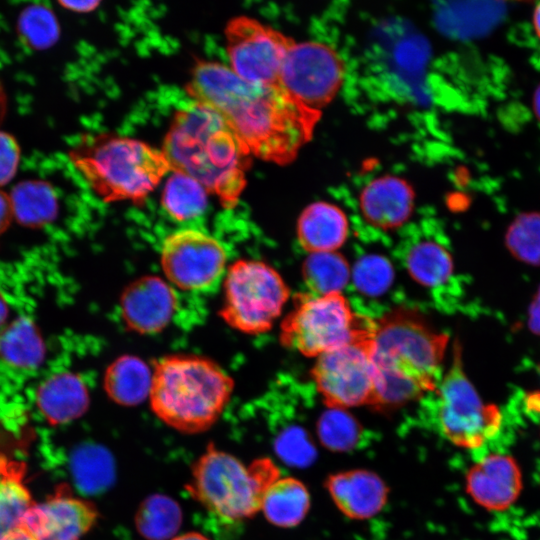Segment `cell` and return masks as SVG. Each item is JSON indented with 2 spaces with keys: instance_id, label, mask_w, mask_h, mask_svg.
<instances>
[{
  "instance_id": "1",
  "label": "cell",
  "mask_w": 540,
  "mask_h": 540,
  "mask_svg": "<svg viewBox=\"0 0 540 540\" xmlns=\"http://www.w3.org/2000/svg\"><path fill=\"white\" fill-rule=\"evenodd\" d=\"M186 91L215 111L251 155L278 165L295 160L321 118L279 84L246 82L219 62H198Z\"/></svg>"
},
{
  "instance_id": "2",
  "label": "cell",
  "mask_w": 540,
  "mask_h": 540,
  "mask_svg": "<svg viewBox=\"0 0 540 540\" xmlns=\"http://www.w3.org/2000/svg\"><path fill=\"white\" fill-rule=\"evenodd\" d=\"M161 150L171 171L197 180L223 207L238 203L251 153L215 111L194 101L177 110Z\"/></svg>"
},
{
  "instance_id": "3",
  "label": "cell",
  "mask_w": 540,
  "mask_h": 540,
  "mask_svg": "<svg viewBox=\"0 0 540 540\" xmlns=\"http://www.w3.org/2000/svg\"><path fill=\"white\" fill-rule=\"evenodd\" d=\"M448 336L416 311L399 308L375 321L372 359L375 406L395 408L434 392L443 376Z\"/></svg>"
},
{
  "instance_id": "4",
  "label": "cell",
  "mask_w": 540,
  "mask_h": 540,
  "mask_svg": "<svg viewBox=\"0 0 540 540\" xmlns=\"http://www.w3.org/2000/svg\"><path fill=\"white\" fill-rule=\"evenodd\" d=\"M233 388V379L216 362L196 355H169L152 370L148 399L166 425L195 434L215 424Z\"/></svg>"
},
{
  "instance_id": "5",
  "label": "cell",
  "mask_w": 540,
  "mask_h": 540,
  "mask_svg": "<svg viewBox=\"0 0 540 540\" xmlns=\"http://www.w3.org/2000/svg\"><path fill=\"white\" fill-rule=\"evenodd\" d=\"M68 155L90 188L105 202L142 203L171 171L162 150L109 133L82 136Z\"/></svg>"
},
{
  "instance_id": "6",
  "label": "cell",
  "mask_w": 540,
  "mask_h": 540,
  "mask_svg": "<svg viewBox=\"0 0 540 540\" xmlns=\"http://www.w3.org/2000/svg\"><path fill=\"white\" fill-rule=\"evenodd\" d=\"M280 477V469L270 458L255 459L245 465L209 444L194 462L186 490L216 517L239 522L261 510L266 490Z\"/></svg>"
},
{
  "instance_id": "7",
  "label": "cell",
  "mask_w": 540,
  "mask_h": 540,
  "mask_svg": "<svg viewBox=\"0 0 540 540\" xmlns=\"http://www.w3.org/2000/svg\"><path fill=\"white\" fill-rule=\"evenodd\" d=\"M375 321L357 315L342 292L295 295L280 325L283 346L306 357H318L373 330Z\"/></svg>"
},
{
  "instance_id": "8",
  "label": "cell",
  "mask_w": 540,
  "mask_h": 540,
  "mask_svg": "<svg viewBox=\"0 0 540 540\" xmlns=\"http://www.w3.org/2000/svg\"><path fill=\"white\" fill-rule=\"evenodd\" d=\"M222 319L249 335L269 331L279 318L290 291L279 272L254 259H239L223 277Z\"/></svg>"
},
{
  "instance_id": "9",
  "label": "cell",
  "mask_w": 540,
  "mask_h": 540,
  "mask_svg": "<svg viewBox=\"0 0 540 540\" xmlns=\"http://www.w3.org/2000/svg\"><path fill=\"white\" fill-rule=\"evenodd\" d=\"M460 352L455 345L450 368L434 391V424L454 445L476 449L496 435L502 416L479 397L463 370Z\"/></svg>"
},
{
  "instance_id": "10",
  "label": "cell",
  "mask_w": 540,
  "mask_h": 540,
  "mask_svg": "<svg viewBox=\"0 0 540 540\" xmlns=\"http://www.w3.org/2000/svg\"><path fill=\"white\" fill-rule=\"evenodd\" d=\"M373 331L374 328L357 340L316 358L312 378L329 408L375 406L377 375L372 359Z\"/></svg>"
},
{
  "instance_id": "11",
  "label": "cell",
  "mask_w": 540,
  "mask_h": 540,
  "mask_svg": "<svg viewBox=\"0 0 540 540\" xmlns=\"http://www.w3.org/2000/svg\"><path fill=\"white\" fill-rule=\"evenodd\" d=\"M160 262L166 281L183 291L206 292L223 280L227 253L213 236L184 228L163 241Z\"/></svg>"
},
{
  "instance_id": "12",
  "label": "cell",
  "mask_w": 540,
  "mask_h": 540,
  "mask_svg": "<svg viewBox=\"0 0 540 540\" xmlns=\"http://www.w3.org/2000/svg\"><path fill=\"white\" fill-rule=\"evenodd\" d=\"M345 66L331 46L306 41L294 43L284 60L279 85L304 107L319 111L342 87Z\"/></svg>"
},
{
  "instance_id": "13",
  "label": "cell",
  "mask_w": 540,
  "mask_h": 540,
  "mask_svg": "<svg viewBox=\"0 0 540 540\" xmlns=\"http://www.w3.org/2000/svg\"><path fill=\"white\" fill-rule=\"evenodd\" d=\"M231 71L242 80L279 84L286 55L295 41L254 18H232L224 30Z\"/></svg>"
},
{
  "instance_id": "14",
  "label": "cell",
  "mask_w": 540,
  "mask_h": 540,
  "mask_svg": "<svg viewBox=\"0 0 540 540\" xmlns=\"http://www.w3.org/2000/svg\"><path fill=\"white\" fill-rule=\"evenodd\" d=\"M98 518L95 506L61 488L25 513L21 526L34 540H79Z\"/></svg>"
},
{
  "instance_id": "15",
  "label": "cell",
  "mask_w": 540,
  "mask_h": 540,
  "mask_svg": "<svg viewBox=\"0 0 540 540\" xmlns=\"http://www.w3.org/2000/svg\"><path fill=\"white\" fill-rule=\"evenodd\" d=\"M177 305L174 287L157 276H144L133 281L120 299L124 323L139 334H154L166 328Z\"/></svg>"
},
{
  "instance_id": "16",
  "label": "cell",
  "mask_w": 540,
  "mask_h": 540,
  "mask_svg": "<svg viewBox=\"0 0 540 540\" xmlns=\"http://www.w3.org/2000/svg\"><path fill=\"white\" fill-rule=\"evenodd\" d=\"M466 492L475 503L491 511H503L518 498L522 488L516 461L504 454H489L467 472Z\"/></svg>"
},
{
  "instance_id": "17",
  "label": "cell",
  "mask_w": 540,
  "mask_h": 540,
  "mask_svg": "<svg viewBox=\"0 0 540 540\" xmlns=\"http://www.w3.org/2000/svg\"><path fill=\"white\" fill-rule=\"evenodd\" d=\"M415 193L412 186L396 175H382L368 182L360 192L359 207L372 226L391 230L412 215Z\"/></svg>"
},
{
  "instance_id": "18",
  "label": "cell",
  "mask_w": 540,
  "mask_h": 540,
  "mask_svg": "<svg viewBox=\"0 0 540 540\" xmlns=\"http://www.w3.org/2000/svg\"><path fill=\"white\" fill-rule=\"evenodd\" d=\"M326 488L336 507L348 518L369 519L385 506L388 488L374 472L364 469L332 474Z\"/></svg>"
},
{
  "instance_id": "19",
  "label": "cell",
  "mask_w": 540,
  "mask_h": 540,
  "mask_svg": "<svg viewBox=\"0 0 540 540\" xmlns=\"http://www.w3.org/2000/svg\"><path fill=\"white\" fill-rule=\"evenodd\" d=\"M348 233L349 222L345 212L330 202L309 204L297 220L298 242L309 254L336 251L345 243Z\"/></svg>"
},
{
  "instance_id": "20",
  "label": "cell",
  "mask_w": 540,
  "mask_h": 540,
  "mask_svg": "<svg viewBox=\"0 0 540 540\" xmlns=\"http://www.w3.org/2000/svg\"><path fill=\"white\" fill-rule=\"evenodd\" d=\"M37 406L53 425L70 422L82 416L89 406V393L82 379L70 372L47 378L36 393Z\"/></svg>"
},
{
  "instance_id": "21",
  "label": "cell",
  "mask_w": 540,
  "mask_h": 540,
  "mask_svg": "<svg viewBox=\"0 0 540 540\" xmlns=\"http://www.w3.org/2000/svg\"><path fill=\"white\" fill-rule=\"evenodd\" d=\"M152 371L141 359L125 355L105 371L104 389L110 399L122 406H136L149 398Z\"/></svg>"
},
{
  "instance_id": "22",
  "label": "cell",
  "mask_w": 540,
  "mask_h": 540,
  "mask_svg": "<svg viewBox=\"0 0 540 540\" xmlns=\"http://www.w3.org/2000/svg\"><path fill=\"white\" fill-rule=\"evenodd\" d=\"M309 507L310 495L306 486L296 478L280 477L266 490L260 511L274 526L291 528L305 518Z\"/></svg>"
},
{
  "instance_id": "23",
  "label": "cell",
  "mask_w": 540,
  "mask_h": 540,
  "mask_svg": "<svg viewBox=\"0 0 540 540\" xmlns=\"http://www.w3.org/2000/svg\"><path fill=\"white\" fill-rule=\"evenodd\" d=\"M45 346L37 326L19 317L0 330V360L17 370L36 369L43 361Z\"/></svg>"
},
{
  "instance_id": "24",
  "label": "cell",
  "mask_w": 540,
  "mask_h": 540,
  "mask_svg": "<svg viewBox=\"0 0 540 540\" xmlns=\"http://www.w3.org/2000/svg\"><path fill=\"white\" fill-rule=\"evenodd\" d=\"M13 218L27 227H42L52 222L58 212L54 188L42 180L18 183L9 194Z\"/></svg>"
},
{
  "instance_id": "25",
  "label": "cell",
  "mask_w": 540,
  "mask_h": 540,
  "mask_svg": "<svg viewBox=\"0 0 540 540\" xmlns=\"http://www.w3.org/2000/svg\"><path fill=\"white\" fill-rule=\"evenodd\" d=\"M23 465L3 457L0 463V537L20 528L33 500L23 483Z\"/></svg>"
},
{
  "instance_id": "26",
  "label": "cell",
  "mask_w": 540,
  "mask_h": 540,
  "mask_svg": "<svg viewBox=\"0 0 540 540\" xmlns=\"http://www.w3.org/2000/svg\"><path fill=\"white\" fill-rule=\"evenodd\" d=\"M182 519V510L173 498L153 494L139 505L135 526L137 532L147 540H168L177 533Z\"/></svg>"
},
{
  "instance_id": "27",
  "label": "cell",
  "mask_w": 540,
  "mask_h": 540,
  "mask_svg": "<svg viewBox=\"0 0 540 540\" xmlns=\"http://www.w3.org/2000/svg\"><path fill=\"white\" fill-rule=\"evenodd\" d=\"M207 190L192 177L172 171L161 195L165 212L179 222L201 216L208 204Z\"/></svg>"
},
{
  "instance_id": "28",
  "label": "cell",
  "mask_w": 540,
  "mask_h": 540,
  "mask_svg": "<svg viewBox=\"0 0 540 540\" xmlns=\"http://www.w3.org/2000/svg\"><path fill=\"white\" fill-rule=\"evenodd\" d=\"M405 265L409 275L426 287L444 284L453 272L450 253L433 240H422L412 245L405 256Z\"/></svg>"
},
{
  "instance_id": "29",
  "label": "cell",
  "mask_w": 540,
  "mask_h": 540,
  "mask_svg": "<svg viewBox=\"0 0 540 540\" xmlns=\"http://www.w3.org/2000/svg\"><path fill=\"white\" fill-rule=\"evenodd\" d=\"M302 274L310 293L324 295L341 292L351 278V269L342 254L321 252L309 254Z\"/></svg>"
},
{
  "instance_id": "30",
  "label": "cell",
  "mask_w": 540,
  "mask_h": 540,
  "mask_svg": "<svg viewBox=\"0 0 540 540\" xmlns=\"http://www.w3.org/2000/svg\"><path fill=\"white\" fill-rule=\"evenodd\" d=\"M71 467L75 483L86 493L102 492L114 479L112 457L100 446L86 445L77 449Z\"/></svg>"
},
{
  "instance_id": "31",
  "label": "cell",
  "mask_w": 540,
  "mask_h": 540,
  "mask_svg": "<svg viewBox=\"0 0 540 540\" xmlns=\"http://www.w3.org/2000/svg\"><path fill=\"white\" fill-rule=\"evenodd\" d=\"M17 31L24 45L34 50L51 47L60 34L55 14L43 5H30L23 9L17 21Z\"/></svg>"
},
{
  "instance_id": "32",
  "label": "cell",
  "mask_w": 540,
  "mask_h": 540,
  "mask_svg": "<svg viewBox=\"0 0 540 540\" xmlns=\"http://www.w3.org/2000/svg\"><path fill=\"white\" fill-rule=\"evenodd\" d=\"M317 432L326 448L347 451L357 446L362 429L357 420L344 409L329 408L320 416Z\"/></svg>"
},
{
  "instance_id": "33",
  "label": "cell",
  "mask_w": 540,
  "mask_h": 540,
  "mask_svg": "<svg viewBox=\"0 0 540 540\" xmlns=\"http://www.w3.org/2000/svg\"><path fill=\"white\" fill-rule=\"evenodd\" d=\"M351 277L356 288L366 296H379L391 286L394 271L391 263L379 255H367L360 258Z\"/></svg>"
},
{
  "instance_id": "34",
  "label": "cell",
  "mask_w": 540,
  "mask_h": 540,
  "mask_svg": "<svg viewBox=\"0 0 540 540\" xmlns=\"http://www.w3.org/2000/svg\"><path fill=\"white\" fill-rule=\"evenodd\" d=\"M507 243L522 259L540 261V213L518 217L508 231Z\"/></svg>"
},
{
  "instance_id": "35",
  "label": "cell",
  "mask_w": 540,
  "mask_h": 540,
  "mask_svg": "<svg viewBox=\"0 0 540 540\" xmlns=\"http://www.w3.org/2000/svg\"><path fill=\"white\" fill-rule=\"evenodd\" d=\"M274 449L287 464L297 467L310 465L316 457V449L308 434L299 426H290L279 433Z\"/></svg>"
},
{
  "instance_id": "36",
  "label": "cell",
  "mask_w": 540,
  "mask_h": 540,
  "mask_svg": "<svg viewBox=\"0 0 540 540\" xmlns=\"http://www.w3.org/2000/svg\"><path fill=\"white\" fill-rule=\"evenodd\" d=\"M20 161V147L9 133L0 130V187L9 183Z\"/></svg>"
},
{
  "instance_id": "37",
  "label": "cell",
  "mask_w": 540,
  "mask_h": 540,
  "mask_svg": "<svg viewBox=\"0 0 540 540\" xmlns=\"http://www.w3.org/2000/svg\"><path fill=\"white\" fill-rule=\"evenodd\" d=\"M13 219V212L9 194L0 190V234L10 225Z\"/></svg>"
},
{
  "instance_id": "38",
  "label": "cell",
  "mask_w": 540,
  "mask_h": 540,
  "mask_svg": "<svg viewBox=\"0 0 540 540\" xmlns=\"http://www.w3.org/2000/svg\"><path fill=\"white\" fill-rule=\"evenodd\" d=\"M58 3L65 9L71 10L73 12L77 13H88L93 10H95L99 4L100 1H94V0H81V1H58Z\"/></svg>"
},
{
  "instance_id": "39",
  "label": "cell",
  "mask_w": 540,
  "mask_h": 540,
  "mask_svg": "<svg viewBox=\"0 0 540 540\" xmlns=\"http://www.w3.org/2000/svg\"><path fill=\"white\" fill-rule=\"evenodd\" d=\"M0 540H34L28 533L22 528H18L2 537Z\"/></svg>"
},
{
  "instance_id": "40",
  "label": "cell",
  "mask_w": 540,
  "mask_h": 540,
  "mask_svg": "<svg viewBox=\"0 0 540 540\" xmlns=\"http://www.w3.org/2000/svg\"><path fill=\"white\" fill-rule=\"evenodd\" d=\"M171 540H210L206 536L198 532H188L179 536L173 537Z\"/></svg>"
},
{
  "instance_id": "41",
  "label": "cell",
  "mask_w": 540,
  "mask_h": 540,
  "mask_svg": "<svg viewBox=\"0 0 540 540\" xmlns=\"http://www.w3.org/2000/svg\"><path fill=\"white\" fill-rule=\"evenodd\" d=\"M6 110H7V97H6V93L2 85V82L0 80V123L2 122L5 116Z\"/></svg>"
},
{
  "instance_id": "42",
  "label": "cell",
  "mask_w": 540,
  "mask_h": 540,
  "mask_svg": "<svg viewBox=\"0 0 540 540\" xmlns=\"http://www.w3.org/2000/svg\"><path fill=\"white\" fill-rule=\"evenodd\" d=\"M8 316V306L3 296L0 294V330L3 328Z\"/></svg>"
},
{
  "instance_id": "43",
  "label": "cell",
  "mask_w": 540,
  "mask_h": 540,
  "mask_svg": "<svg viewBox=\"0 0 540 540\" xmlns=\"http://www.w3.org/2000/svg\"><path fill=\"white\" fill-rule=\"evenodd\" d=\"M533 27L536 35L540 39V3H538L533 12Z\"/></svg>"
},
{
  "instance_id": "44",
  "label": "cell",
  "mask_w": 540,
  "mask_h": 540,
  "mask_svg": "<svg viewBox=\"0 0 540 540\" xmlns=\"http://www.w3.org/2000/svg\"><path fill=\"white\" fill-rule=\"evenodd\" d=\"M533 107L537 119L540 121V85L537 87L534 98H533Z\"/></svg>"
},
{
  "instance_id": "45",
  "label": "cell",
  "mask_w": 540,
  "mask_h": 540,
  "mask_svg": "<svg viewBox=\"0 0 540 540\" xmlns=\"http://www.w3.org/2000/svg\"><path fill=\"white\" fill-rule=\"evenodd\" d=\"M533 322L536 329L540 330V303L538 304L536 308V313L534 314Z\"/></svg>"
},
{
  "instance_id": "46",
  "label": "cell",
  "mask_w": 540,
  "mask_h": 540,
  "mask_svg": "<svg viewBox=\"0 0 540 540\" xmlns=\"http://www.w3.org/2000/svg\"><path fill=\"white\" fill-rule=\"evenodd\" d=\"M3 457H4V456H0V463H1L2 459H3Z\"/></svg>"
}]
</instances>
